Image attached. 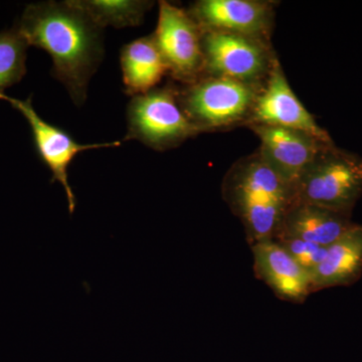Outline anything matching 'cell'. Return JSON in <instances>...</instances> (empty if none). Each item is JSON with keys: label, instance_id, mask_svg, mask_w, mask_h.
<instances>
[{"label": "cell", "instance_id": "7c38bea8", "mask_svg": "<svg viewBox=\"0 0 362 362\" xmlns=\"http://www.w3.org/2000/svg\"><path fill=\"white\" fill-rule=\"evenodd\" d=\"M251 247L257 277L281 299L303 303L312 293L310 274L273 239Z\"/></svg>", "mask_w": 362, "mask_h": 362}, {"label": "cell", "instance_id": "e0dca14e", "mask_svg": "<svg viewBox=\"0 0 362 362\" xmlns=\"http://www.w3.org/2000/svg\"><path fill=\"white\" fill-rule=\"evenodd\" d=\"M28 47L16 26L0 33V95L25 77Z\"/></svg>", "mask_w": 362, "mask_h": 362}, {"label": "cell", "instance_id": "8fae6325", "mask_svg": "<svg viewBox=\"0 0 362 362\" xmlns=\"http://www.w3.org/2000/svg\"><path fill=\"white\" fill-rule=\"evenodd\" d=\"M202 30L238 33L268 40L272 4L257 0H199L188 11Z\"/></svg>", "mask_w": 362, "mask_h": 362}, {"label": "cell", "instance_id": "5b68a950", "mask_svg": "<svg viewBox=\"0 0 362 362\" xmlns=\"http://www.w3.org/2000/svg\"><path fill=\"white\" fill-rule=\"evenodd\" d=\"M127 121L124 141L137 140L159 151L175 148L199 134L181 108L178 89L173 86L133 97L128 105Z\"/></svg>", "mask_w": 362, "mask_h": 362}, {"label": "cell", "instance_id": "5bb4252c", "mask_svg": "<svg viewBox=\"0 0 362 362\" xmlns=\"http://www.w3.org/2000/svg\"><path fill=\"white\" fill-rule=\"evenodd\" d=\"M354 223L349 216L329 209L305 202H292L275 235L297 238L328 247Z\"/></svg>", "mask_w": 362, "mask_h": 362}, {"label": "cell", "instance_id": "6da1fadb", "mask_svg": "<svg viewBox=\"0 0 362 362\" xmlns=\"http://www.w3.org/2000/svg\"><path fill=\"white\" fill-rule=\"evenodd\" d=\"M16 28L28 45L51 54L52 75L77 106L87 100L88 86L103 59L101 28L70 0L25 7Z\"/></svg>", "mask_w": 362, "mask_h": 362}, {"label": "cell", "instance_id": "ba28073f", "mask_svg": "<svg viewBox=\"0 0 362 362\" xmlns=\"http://www.w3.org/2000/svg\"><path fill=\"white\" fill-rule=\"evenodd\" d=\"M0 100L8 102L16 110L20 111L32 128L33 139L40 158L52 173L51 182L58 181L65 189L69 211L74 214L76 209V195L69 183L68 169L78 153L87 150L108 148L120 146L121 142L98 143V144H80L66 131L52 124L45 122L33 109L32 99L20 100L0 95Z\"/></svg>", "mask_w": 362, "mask_h": 362}, {"label": "cell", "instance_id": "9c48e42d", "mask_svg": "<svg viewBox=\"0 0 362 362\" xmlns=\"http://www.w3.org/2000/svg\"><path fill=\"white\" fill-rule=\"evenodd\" d=\"M247 125L288 128L307 133L325 143H334L293 92L277 59L257 97Z\"/></svg>", "mask_w": 362, "mask_h": 362}, {"label": "cell", "instance_id": "8992f818", "mask_svg": "<svg viewBox=\"0 0 362 362\" xmlns=\"http://www.w3.org/2000/svg\"><path fill=\"white\" fill-rule=\"evenodd\" d=\"M204 77L265 83L275 62L268 40L238 33L202 30Z\"/></svg>", "mask_w": 362, "mask_h": 362}, {"label": "cell", "instance_id": "3957f363", "mask_svg": "<svg viewBox=\"0 0 362 362\" xmlns=\"http://www.w3.org/2000/svg\"><path fill=\"white\" fill-rule=\"evenodd\" d=\"M362 195V157L325 145L292 189V202H305L351 218Z\"/></svg>", "mask_w": 362, "mask_h": 362}, {"label": "cell", "instance_id": "30bf717a", "mask_svg": "<svg viewBox=\"0 0 362 362\" xmlns=\"http://www.w3.org/2000/svg\"><path fill=\"white\" fill-rule=\"evenodd\" d=\"M261 140L259 154L293 189L307 166L325 143L301 131L267 125H250Z\"/></svg>", "mask_w": 362, "mask_h": 362}, {"label": "cell", "instance_id": "52a82bcc", "mask_svg": "<svg viewBox=\"0 0 362 362\" xmlns=\"http://www.w3.org/2000/svg\"><path fill=\"white\" fill-rule=\"evenodd\" d=\"M153 37L173 78L187 85L204 77L202 30L188 11L160 1Z\"/></svg>", "mask_w": 362, "mask_h": 362}, {"label": "cell", "instance_id": "2e32d148", "mask_svg": "<svg viewBox=\"0 0 362 362\" xmlns=\"http://www.w3.org/2000/svg\"><path fill=\"white\" fill-rule=\"evenodd\" d=\"M100 28H131L141 25L154 2L143 0H70Z\"/></svg>", "mask_w": 362, "mask_h": 362}, {"label": "cell", "instance_id": "4fadbf2b", "mask_svg": "<svg viewBox=\"0 0 362 362\" xmlns=\"http://www.w3.org/2000/svg\"><path fill=\"white\" fill-rule=\"evenodd\" d=\"M362 275V225L354 223L327 247L325 258L311 274L312 293L350 286Z\"/></svg>", "mask_w": 362, "mask_h": 362}, {"label": "cell", "instance_id": "7a4b0ae2", "mask_svg": "<svg viewBox=\"0 0 362 362\" xmlns=\"http://www.w3.org/2000/svg\"><path fill=\"white\" fill-rule=\"evenodd\" d=\"M223 192L233 213L242 221L251 246L273 239L292 199L290 187L259 152L233 166Z\"/></svg>", "mask_w": 362, "mask_h": 362}, {"label": "cell", "instance_id": "9a60e30c", "mask_svg": "<svg viewBox=\"0 0 362 362\" xmlns=\"http://www.w3.org/2000/svg\"><path fill=\"white\" fill-rule=\"evenodd\" d=\"M120 63L126 94L132 97L156 89L161 78L168 73L153 35L124 45Z\"/></svg>", "mask_w": 362, "mask_h": 362}, {"label": "cell", "instance_id": "277c9868", "mask_svg": "<svg viewBox=\"0 0 362 362\" xmlns=\"http://www.w3.org/2000/svg\"><path fill=\"white\" fill-rule=\"evenodd\" d=\"M263 85L204 77L178 90V101L199 133L245 124Z\"/></svg>", "mask_w": 362, "mask_h": 362}, {"label": "cell", "instance_id": "ac0fdd59", "mask_svg": "<svg viewBox=\"0 0 362 362\" xmlns=\"http://www.w3.org/2000/svg\"><path fill=\"white\" fill-rule=\"evenodd\" d=\"M273 240L277 242L302 268L308 272L310 277L317 267L322 263L327 252V247L319 246L314 243L297 238L275 235Z\"/></svg>", "mask_w": 362, "mask_h": 362}]
</instances>
